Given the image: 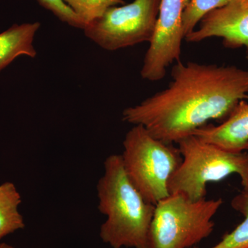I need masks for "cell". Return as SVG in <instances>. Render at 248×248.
Here are the masks:
<instances>
[{"mask_svg": "<svg viewBox=\"0 0 248 248\" xmlns=\"http://www.w3.org/2000/svg\"><path fill=\"white\" fill-rule=\"evenodd\" d=\"M222 204L221 198L193 201L170 194L155 205L147 248H193L213 232Z\"/></svg>", "mask_w": 248, "mask_h": 248, "instance_id": "5b68a950", "label": "cell"}, {"mask_svg": "<svg viewBox=\"0 0 248 248\" xmlns=\"http://www.w3.org/2000/svg\"><path fill=\"white\" fill-rule=\"evenodd\" d=\"M161 0H134L112 6L85 26V35L104 50L115 51L151 42Z\"/></svg>", "mask_w": 248, "mask_h": 248, "instance_id": "8992f818", "label": "cell"}, {"mask_svg": "<svg viewBox=\"0 0 248 248\" xmlns=\"http://www.w3.org/2000/svg\"><path fill=\"white\" fill-rule=\"evenodd\" d=\"M166 89L124 110L122 119L154 138L177 143L212 120H226L248 98V71L181 61Z\"/></svg>", "mask_w": 248, "mask_h": 248, "instance_id": "6da1fadb", "label": "cell"}, {"mask_svg": "<svg viewBox=\"0 0 248 248\" xmlns=\"http://www.w3.org/2000/svg\"><path fill=\"white\" fill-rule=\"evenodd\" d=\"M214 37L222 38L228 48H248V4L232 0L226 6L214 10L185 39L189 42H200Z\"/></svg>", "mask_w": 248, "mask_h": 248, "instance_id": "ba28073f", "label": "cell"}, {"mask_svg": "<svg viewBox=\"0 0 248 248\" xmlns=\"http://www.w3.org/2000/svg\"><path fill=\"white\" fill-rule=\"evenodd\" d=\"M22 197L14 183L0 185V239L25 227L19 211Z\"/></svg>", "mask_w": 248, "mask_h": 248, "instance_id": "8fae6325", "label": "cell"}, {"mask_svg": "<svg viewBox=\"0 0 248 248\" xmlns=\"http://www.w3.org/2000/svg\"><path fill=\"white\" fill-rule=\"evenodd\" d=\"M241 2L244 3L245 4H248V0H240Z\"/></svg>", "mask_w": 248, "mask_h": 248, "instance_id": "2e32d148", "label": "cell"}, {"mask_svg": "<svg viewBox=\"0 0 248 248\" xmlns=\"http://www.w3.org/2000/svg\"><path fill=\"white\" fill-rule=\"evenodd\" d=\"M192 135L226 151L241 153L248 148V102L241 101L218 125H204Z\"/></svg>", "mask_w": 248, "mask_h": 248, "instance_id": "9c48e42d", "label": "cell"}, {"mask_svg": "<svg viewBox=\"0 0 248 248\" xmlns=\"http://www.w3.org/2000/svg\"><path fill=\"white\" fill-rule=\"evenodd\" d=\"M247 151L248 152V151Z\"/></svg>", "mask_w": 248, "mask_h": 248, "instance_id": "e0dca14e", "label": "cell"}, {"mask_svg": "<svg viewBox=\"0 0 248 248\" xmlns=\"http://www.w3.org/2000/svg\"><path fill=\"white\" fill-rule=\"evenodd\" d=\"M122 156L125 172L147 202L156 205L169 197L171 177L182 162L179 148L134 125L125 135Z\"/></svg>", "mask_w": 248, "mask_h": 248, "instance_id": "277c9868", "label": "cell"}, {"mask_svg": "<svg viewBox=\"0 0 248 248\" xmlns=\"http://www.w3.org/2000/svg\"><path fill=\"white\" fill-rule=\"evenodd\" d=\"M177 144L182 159L170 181V194L203 200L208 184L221 182L232 174L239 176L243 189L248 190V152L226 151L194 135Z\"/></svg>", "mask_w": 248, "mask_h": 248, "instance_id": "3957f363", "label": "cell"}, {"mask_svg": "<svg viewBox=\"0 0 248 248\" xmlns=\"http://www.w3.org/2000/svg\"><path fill=\"white\" fill-rule=\"evenodd\" d=\"M190 0H161L153 39L143 59L141 78L151 81L162 79L167 68L180 61L185 39L182 17Z\"/></svg>", "mask_w": 248, "mask_h": 248, "instance_id": "52a82bcc", "label": "cell"}, {"mask_svg": "<svg viewBox=\"0 0 248 248\" xmlns=\"http://www.w3.org/2000/svg\"><path fill=\"white\" fill-rule=\"evenodd\" d=\"M45 9L50 11L63 23L77 29H84L85 23L65 2L64 0H37Z\"/></svg>", "mask_w": 248, "mask_h": 248, "instance_id": "9a60e30c", "label": "cell"}, {"mask_svg": "<svg viewBox=\"0 0 248 248\" xmlns=\"http://www.w3.org/2000/svg\"><path fill=\"white\" fill-rule=\"evenodd\" d=\"M40 28V22L24 23L0 32V73L19 57L37 56L34 40Z\"/></svg>", "mask_w": 248, "mask_h": 248, "instance_id": "30bf717a", "label": "cell"}, {"mask_svg": "<svg viewBox=\"0 0 248 248\" xmlns=\"http://www.w3.org/2000/svg\"><path fill=\"white\" fill-rule=\"evenodd\" d=\"M97 191L98 209L107 217L99 233L103 242L112 248H147L155 205L130 182L121 155H111L104 161Z\"/></svg>", "mask_w": 248, "mask_h": 248, "instance_id": "7a4b0ae2", "label": "cell"}, {"mask_svg": "<svg viewBox=\"0 0 248 248\" xmlns=\"http://www.w3.org/2000/svg\"><path fill=\"white\" fill-rule=\"evenodd\" d=\"M231 206L244 217V221L234 231L225 235L218 244L209 248H248V190L243 189L235 196Z\"/></svg>", "mask_w": 248, "mask_h": 248, "instance_id": "7c38bea8", "label": "cell"}, {"mask_svg": "<svg viewBox=\"0 0 248 248\" xmlns=\"http://www.w3.org/2000/svg\"><path fill=\"white\" fill-rule=\"evenodd\" d=\"M232 0H190L182 17L184 36L195 30L197 24L209 13L229 4Z\"/></svg>", "mask_w": 248, "mask_h": 248, "instance_id": "4fadbf2b", "label": "cell"}, {"mask_svg": "<svg viewBox=\"0 0 248 248\" xmlns=\"http://www.w3.org/2000/svg\"><path fill=\"white\" fill-rule=\"evenodd\" d=\"M65 2L85 23L93 22L108 9L124 4V0H64Z\"/></svg>", "mask_w": 248, "mask_h": 248, "instance_id": "5bb4252c", "label": "cell"}]
</instances>
